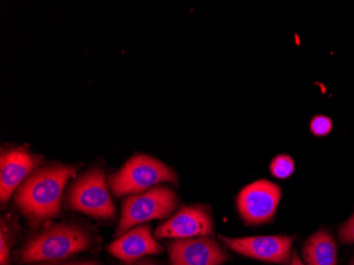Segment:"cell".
Returning <instances> with one entry per match:
<instances>
[{
	"mask_svg": "<svg viewBox=\"0 0 354 265\" xmlns=\"http://www.w3.org/2000/svg\"><path fill=\"white\" fill-rule=\"evenodd\" d=\"M177 204L176 194L168 187L155 186L140 194L129 195L122 202L117 238L136 225L168 218L174 212Z\"/></svg>",
	"mask_w": 354,
	"mask_h": 265,
	"instance_id": "obj_5",
	"label": "cell"
},
{
	"mask_svg": "<svg viewBox=\"0 0 354 265\" xmlns=\"http://www.w3.org/2000/svg\"><path fill=\"white\" fill-rule=\"evenodd\" d=\"M288 265H304V264H302L301 261H300L299 257H298V255L296 254V253H295V254L293 255V258H292L291 263H290V264H288Z\"/></svg>",
	"mask_w": 354,
	"mask_h": 265,
	"instance_id": "obj_18",
	"label": "cell"
},
{
	"mask_svg": "<svg viewBox=\"0 0 354 265\" xmlns=\"http://www.w3.org/2000/svg\"><path fill=\"white\" fill-rule=\"evenodd\" d=\"M134 265H155L154 263H152V262H140V263H137V264H134Z\"/></svg>",
	"mask_w": 354,
	"mask_h": 265,
	"instance_id": "obj_19",
	"label": "cell"
},
{
	"mask_svg": "<svg viewBox=\"0 0 354 265\" xmlns=\"http://www.w3.org/2000/svg\"><path fill=\"white\" fill-rule=\"evenodd\" d=\"M212 215L202 205L184 206L155 231L156 238L190 239L212 236Z\"/></svg>",
	"mask_w": 354,
	"mask_h": 265,
	"instance_id": "obj_8",
	"label": "cell"
},
{
	"mask_svg": "<svg viewBox=\"0 0 354 265\" xmlns=\"http://www.w3.org/2000/svg\"><path fill=\"white\" fill-rule=\"evenodd\" d=\"M93 236L82 225L62 222L47 225L28 239L19 252L21 263L63 260L88 250Z\"/></svg>",
	"mask_w": 354,
	"mask_h": 265,
	"instance_id": "obj_2",
	"label": "cell"
},
{
	"mask_svg": "<svg viewBox=\"0 0 354 265\" xmlns=\"http://www.w3.org/2000/svg\"><path fill=\"white\" fill-rule=\"evenodd\" d=\"M168 252L172 265H222L228 259L210 236L177 239L169 244Z\"/></svg>",
	"mask_w": 354,
	"mask_h": 265,
	"instance_id": "obj_9",
	"label": "cell"
},
{
	"mask_svg": "<svg viewBox=\"0 0 354 265\" xmlns=\"http://www.w3.org/2000/svg\"><path fill=\"white\" fill-rule=\"evenodd\" d=\"M281 191L270 181H257L239 193L236 206L248 224L259 225L272 220L279 204Z\"/></svg>",
	"mask_w": 354,
	"mask_h": 265,
	"instance_id": "obj_6",
	"label": "cell"
},
{
	"mask_svg": "<svg viewBox=\"0 0 354 265\" xmlns=\"http://www.w3.org/2000/svg\"><path fill=\"white\" fill-rule=\"evenodd\" d=\"M41 265H101L98 261L84 260V261H71V262L63 263V264H41Z\"/></svg>",
	"mask_w": 354,
	"mask_h": 265,
	"instance_id": "obj_17",
	"label": "cell"
},
{
	"mask_svg": "<svg viewBox=\"0 0 354 265\" xmlns=\"http://www.w3.org/2000/svg\"><path fill=\"white\" fill-rule=\"evenodd\" d=\"M225 245L243 256L272 263H286L290 258L292 239L288 237H250V238H225Z\"/></svg>",
	"mask_w": 354,
	"mask_h": 265,
	"instance_id": "obj_10",
	"label": "cell"
},
{
	"mask_svg": "<svg viewBox=\"0 0 354 265\" xmlns=\"http://www.w3.org/2000/svg\"><path fill=\"white\" fill-rule=\"evenodd\" d=\"M107 252L125 263H132L148 255L162 254V247L152 236L150 227H135L107 246Z\"/></svg>",
	"mask_w": 354,
	"mask_h": 265,
	"instance_id": "obj_11",
	"label": "cell"
},
{
	"mask_svg": "<svg viewBox=\"0 0 354 265\" xmlns=\"http://www.w3.org/2000/svg\"><path fill=\"white\" fill-rule=\"evenodd\" d=\"M308 265H336L337 252L333 237L326 230H318L310 237L304 248Z\"/></svg>",
	"mask_w": 354,
	"mask_h": 265,
	"instance_id": "obj_12",
	"label": "cell"
},
{
	"mask_svg": "<svg viewBox=\"0 0 354 265\" xmlns=\"http://www.w3.org/2000/svg\"><path fill=\"white\" fill-rule=\"evenodd\" d=\"M352 265H354V261H353V263H352Z\"/></svg>",
	"mask_w": 354,
	"mask_h": 265,
	"instance_id": "obj_20",
	"label": "cell"
},
{
	"mask_svg": "<svg viewBox=\"0 0 354 265\" xmlns=\"http://www.w3.org/2000/svg\"><path fill=\"white\" fill-rule=\"evenodd\" d=\"M270 170L277 179H286L293 174L295 170V163L288 155H278L270 163Z\"/></svg>",
	"mask_w": 354,
	"mask_h": 265,
	"instance_id": "obj_13",
	"label": "cell"
},
{
	"mask_svg": "<svg viewBox=\"0 0 354 265\" xmlns=\"http://www.w3.org/2000/svg\"><path fill=\"white\" fill-rule=\"evenodd\" d=\"M167 181L177 184L174 170L158 159L145 154L135 155L107 177V184L117 197L140 194Z\"/></svg>",
	"mask_w": 354,
	"mask_h": 265,
	"instance_id": "obj_3",
	"label": "cell"
},
{
	"mask_svg": "<svg viewBox=\"0 0 354 265\" xmlns=\"http://www.w3.org/2000/svg\"><path fill=\"white\" fill-rule=\"evenodd\" d=\"M339 240L342 243H354V214L342 226L339 230Z\"/></svg>",
	"mask_w": 354,
	"mask_h": 265,
	"instance_id": "obj_16",
	"label": "cell"
},
{
	"mask_svg": "<svg viewBox=\"0 0 354 265\" xmlns=\"http://www.w3.org/2000/svg\"><path fill=\"white\" fill-rule=\"evenodd\" d=\"M41 157L25 147H9L1 149L0 154V197L7 203L15 190L33 171L39 168Z\"/></svg>",
	"mask_w": 354,
	"mask_h": 265,
	"instance_id": "obj_7",
	"label": "cell"
},
{
	"mask_svg": "<svg viewBox=\"0 0 354 265\" xmlns=\"http://www.w3.org/2000/svg\"><path fill=\"white\" fill-rule=\"evenodd\" d=\"M0 265H9L10 252H11L12 237L11 228L9 223H5V220H1V229H0Z\"/></svg>",
	"mask_w": 354,
	"mask_h": 265,
	"instance_id": "obj_14",
	"label": "cell"
},
{
	"mask_svg": "<svg viewBox=\"0 0 354 265\" xmlns=\"http://www.w3.org/2000/svg\"><path fill=\"white\" fill-rule=\"evenodd\" d=\"M107 185L103 169L91 168L71 184L67 194V205L73 210L93 218L113 220L116 217V208Z\"/></svg>",
	"mask_w": 354,
	"mask_h": 265,
	"instance_id": "obj_4",
	"label": "cell"
},
{
	"mask_svg": "<svg viewBox=\"0 0 354 265\" xmlns=\"http://www.w3.org/2000/svg\"><path fill=\"white\" fill-rule=\"evenodd\" d=\"M332 127L333 125H332L331 119L325 115L315 116L310 123V129L316 136H326L329 134Z\"/></svg>",
	"mask_w": 354,
	"mask_h": 265,
	"instance_id": "obj_15",
	"label": "cell"
},
{
	"mask_svg": "<svg viewBox=\"0 0 354 265\" xmlns=\"http://www.w3.org/2000/svg\"><path fill=\"white\" fill-rule=\"evenodd\" d=\"M79 168L80 165L64 163L43 165L19 187L14 205L31 226L39 227L59 217L64 188Z\"/></svg>",
	"mask_w": 354,
	"mask_h": 265,
	"instance_id": "obj_1",
	"label": "cell"
}]
</instances>
